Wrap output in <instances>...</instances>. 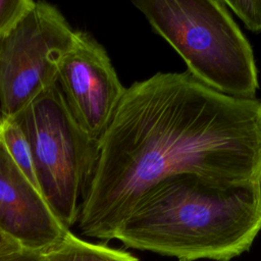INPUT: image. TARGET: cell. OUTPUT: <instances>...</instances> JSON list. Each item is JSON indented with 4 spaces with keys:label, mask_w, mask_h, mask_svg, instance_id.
<instances>
[{
    "label": "cell",
    "mask_w": 261,
    "mask_h": 261,
    "mask_svg": "<svg viewBox=\"0 0 261 261\" xmlns=\"http://www.w3.org/2000/svg\"><path fill=\"white\" fill-rule=\"evenodd\" d=\"M186 173L261 181V99L226 96L189 71L156 72L125 88L99 142L79 210L81 233L114 240L148 190Z\"/></svg>",
    "instance_id": "cell-1"
},
{
    "label": "cell",
    "mask_w": 261,
    "mask_h": 261,
    "mask_svg": "<svg viewBox=\"0 0 261 261\" xmlns=\"http://www.w3.org/2000/svg\"><path fill=\"white\" fill-rule=\"evenodd\" d=\"M260 230L261 181L234 185L186 173L148 190L115 240L178 261H230Z\"/></svg>",
    "instance_id": "cell-2"
},
{
    "label": "cell",
    "mask_w": 261,
    "mask_h": 261,
    "mask_svg": "<svg viewBox=\"0 0 261 261\" xmlns=\"http://www.w3.org/2000/svg\"><path fill=\"white\" fill-rule=\"evenodd\" d=\"M133 4L203 85L226 96L255 99L253 49L223 0H139Z\"/></svg>",
    "instance_id": "cell-3"
},
{
    "label": "cell",
    "mask_w": 261,
    "mask_h": 261,
    "mask_svg": "<svg viewBox=\"0 0 261 261\" xmlns=\"http://www.w3.org/2000/svg\"><path fill=\"white\" fill-rule=\"evenodd\" d=\"M12 117L28 137L42 196L70 230L94 173L99 143L73 118L57 84Z\"/></svg>",
    "instance_id": "cell-4"
},
{
    "label": "cell",
    "mask_w": 261,
    "mask_h": 261,
    "mask_svg": "<svg viewBox=\"0 0 261 261\" xmlns=\"http://www.w3.org/2000/svg\"><path fill=\"white\" fill-rule=\"evenodd\" d=\"M74 35L54 5L34 1L0 35V105L12 117L50 86Z\"/></svg>",
    "instance_id": "cell-5"
},
{
    "label": "cell",
    "mask_w": 261,
    "mask_h": 261,
    "mask_svg": "<svg viewBox=\"0 0 261 261\" xmlns=\"http://www.w3.org/2000/svg\"><path fill=\"white\" fill-rule=\"evenodd\" d=\"M56 84L79 125L99 143L125 91L105 48L90 34L74 31Z\"/></svg>",
    "instance_id": "cell-6"
},
{
    "label": "cell",
    "mask_w": 261,
    "mask_h": 261,
    "mask_svg": "<svg viewBox=\"0 0 261 261\" xmlns=\"http://www.w3.org/2000/svg\"><path fill=\"white\" fill-rule=\"evenodd\" d=\"M0 230L20 248L41 252L59 243L68 231L10 158L1 139Z\"/></svg>",
    "instance_id": "cell-7"
},
{
    "label": "cell",
    "mask_w": 261,
    "mask_h": 261,
    "mask_svg": "<svg viewBox=\"0 0 261 261\" xmlns=\"http://www.w3.org/2000/svg\"><path fill=\"white\" fill-rule=\"evenodd\" d=\"M43 253L47 261H139L126 251L85 241L70 230Z\"/></svg>",
    "instance_id": "cell-8"
},
{
    "label": "cell",
    "mask_w": 261,
    "mask_h": 261,
    "mask_svg": "<svg viewBox=\"0 0 261 261\" xmlns=\"http://www.w3.org/2000/svg\"><path fill=\"white\" fill-rule=\"evenodd\" d=\"M0 139L13 162L40 191L28 137L13 117L4 118L0 128Z\"/></svg>",
    "instance_id": "cell-9"
},
{
    "label": "cell",
    "mask_w": 261,
    "mask_h": 261,
    "mask_svg": "<svg viewBox=\"0 0 261 261\" xmlns=\"http://www.w3.org/2000/svg\"><path fill=\"white\" fill-rule=\"evenodd\" d=\"M244 23L245 28L255 34L261 32V0H223Z\"/></svg>",
    "instance_id": "cell-10"
},
{
    "label": "cell",
    "mask_w": 261,
    "mask_h": 261,
    "mask_svg": "<svg viewBox=\"0 0 261 261\" xmlns=\"http://www.w3.org/2000/svg\"><path fill=\"white\" fill-rule=\"evenodd\" d=\"M33 2V0H0V35L13 25Z\"/></svg>",
    "instance_id": "cell-11"
},
{
    "label": "cell",
    "mask_w": 261,
    "mask_h": 261,
    "mask_svg": "<svg viewBox=\"0 0 261 261\" xmlns=\"http://www.w3.org/2000/svg\"><path fill=\"white\" fill-rule=\"evenodd\" d=\"M0 261H47L41 251L25 250L22 248L0 254Z\"/></svg>",
    "instance_id": "cell-12"
},
{
    "label": "cell",
    "mask_w": 261,
    "mask_h": 261,
    "mask_svg": "<svg viewBox=\"0 0 261 261\" xmlns=\"http://www.w3.org/2000/svg\"><path fill=\"white\" fill-rule=\"evenodd\" d=\"M19 248L20 247L13 240H11L9 237H7L0 230V254L7 253Z\"/></svg>",
    "instance_id": "cell-13"
},
{
    "label": "cell",
    "mask_w": 261,
    "mask_h": 261,
    "mask_svg": "<svg viewBox=\"0 0 261 261\" xmlns=\"http://www.w3.org/2000/svg\"><path fill=\"white\" fill-rule=\"evenodd\" d=\"M4 118H5V116H4V114H3V111H2V108H1V105H0V128H1V126H2V123H3V121H4Z\"/></svg>",
    "instance_id": "cell-14"
}]
</instances>
